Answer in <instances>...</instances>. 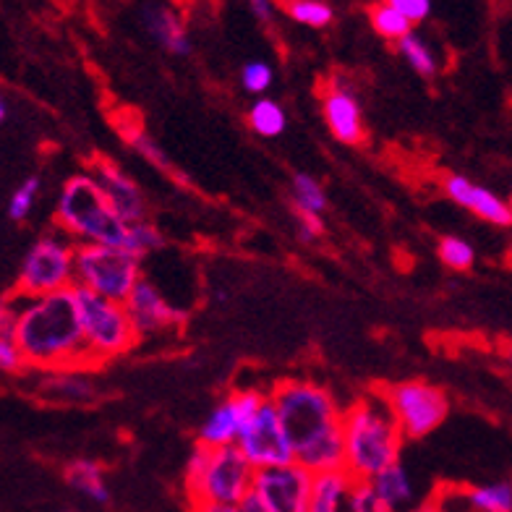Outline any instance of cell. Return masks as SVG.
I'll return each mask as SVG.
<instances>
[{
    "label": "cell",
    "instance_id": "d6a6232c",
    "mask_svg": "<svg viewBox=\"0 0 512 512\" xmlns=\"http://www.w3.org/2000/svg\"><path fill=\"white\" fill-rule=\"evenodd\" d=\"M24 358H21L19 348H16L14 337H0V371L16 374L24 369Z\"/></svg>",
    "mask_w": 512,
    "mask_h": 512
},
{
    "label": "cell",
    "instance_id": "ba28073f",
    "mask_svg": "<svg viewBox=\"0 0 512 512\" xmlns=\"http://www.w3.org/2000/svg\"><path fill=\"white\" fill-rule=\"evenodd\" d=\"M387 403L403 439H424L432 434L450 413V400L445 390H439L424 379H408L384 387L377 392Z\"/></svg>",
    "mask_w": 512,
    "mask_h": 512
},
{
    "label": "cell",
    "instance_id": "9a60e30c",
    "mask_svg": "<svg viewBox=\"0 0 512 512\" xmlns=\"http://www.w3.org/2000/svg\"><path fill=\"white\" fill-rule=\"evenodd\" d=\"M445 191L452 202L460 204V207L465 209H471L473 215L484 217L486 223L499 225V228H510L512 225L510 204L502 202L497 194H492V191L484 189V186L471 183L465 176H458V173L447 176Z\"/></svg>",
    "mask_w": 512,
    "mask_h": 512
},
{
    "label": "cell",
    "instance_id": "1f68e13d",
    "mask_svg": "<svg viewBox=\"0 0 512 512\" xmlns=\"http://www.w3.org/2000/svg\"><path fill=\"white\" fill-rule=\"evenodd\" d=\"M390 3L398 8L400 16H403L411 27L432 14V3H429V0H390Z\"/></svg>",
    "mask_w": 512,
    "mask_h": 512
},
{
    "label": "cell",
    "instance_id": "7402d4cb",
    "mask_svg": "<svg viewBox=\"0 0 512 512\" xmlns=\"http://www.w3.org/2000/svg\"><path fill=\"white\" fill-rule=\"evenodd\" d=\"M369 19H371V27H374V32H377L379 37H384V40L400 42L405 34L413 32L411 24H408V21L400 16V11L392 6L390 0H387V3H377V6H371Z\"/></svg>",
    "mask_w": 512,
    "mask_h": 512
},
{
    "label": "cell",
    "instance_id": "e0dca14e",
    "mask_svg": "<svg viewBox=\"0 0 512 512\" xmlns=\"http://www.w3.org/2000/svg\"><path fill=\"white\" fill-rule=\"evenodd\" d=\"M356 481L345 471L314 473L306 512H345V502Z\"/></svg>",
    "mask_w": 512,
    "mask_h": 512
},
{
    "label": "cell",
    "instance_id": "603a6c76",
    "mask_svg": "<svg viewBox=\"0 0 512 512\" xmlns=\"http://www.w3.org/2000/svg\"><path fill=\"white\" fill-rule=\"evenodd\" d=\"M249 123L259 136H280L288 126L285 110L275 100H256L249 110Z\"/></svg>",
    "mask_w": 512,
    "mask_h": 512
},
{
    "label": "cell",
    "instance_id": "60d3db41",
    "mask_svg": "<svg viewBox=\"0 0 512 512\" xmlns=\"http://www.w3.org/2000/svg\"><path fill=\"white\" fill-rule=\"evenodd\" d=\"M3 118H6V105L0 102V121H3Z\"/></svg>",
    "mask_w": 512,
    "mask_h": 512
},
{
    "label": "cell",
    "instance_id": "3957f363",
    "mask_svg": "<svg viewBox=\"0 0 512 512\" xmlns=\"http://www.w3.org/2000/svg\"><path fill=\"white\" fill-rule=\"evenodd\" d=\"M275 405L277 421L288 439L290 452L309 450L319 439L340 432V405L322 384L304 382V379H285L267 395Z\"/></svg>",
    "mask_w": 512,
    "mask_h": 512
},
{
    "label": "cell",
    "instance_id": "ab89813d",
    "mask_svg": "<svg viewBox=\"0 0 512 512\" xmlns=\"http://www.w3.org/2000/svg\"><path fill=\"white\" fill-rule=\"evenodd\" d=\"M413 512H445V510H442V507H439L437 502L432 499V502H426V505H421L418 510H413Z\"/></svg>",
    "mask_w": 512,
    "mask_h": 512
},
{
    "label": "cell",
    "instance_id": "4316f807",
    "mask_svg": "<svg viewBox=\"0 0 512 512\" xmlns=\"http://www.w3.org/2000/svg\"><path fill=\"white\" fill-rule=\"evenodd\" d=\"M293 202L301 215H322L324 207H327V196L324 189L319 186L317 178L311 176H296L293 178Z\"/></svg>",
    "mask_w": 512,
    "mask_h": 512
},
{
    "label": "cell",
    "instance_id": "836d02e7",
    "mask_svg": "<svg viewBox=\"0 0 512 512\" xmlns=\"http://www.w3.org/2000/svg\"><path fill=\"white\" fill-rule=\"evenodd\" d=\"M131 144H134V147L139 149V152H142V155L147 157L149 162H155L157 168H162V170L170 168L168 160H165V155H162V149L157 147V144L152 142V139H149V136L144 134V131H139V134H136L134 139H131Z\"/></svg>",
    "mask_w": 512,
    "mask_h": 512
},
{
    "label": "cell",
    "instance_id": "7c38bea8",
    "mask_svg": "<svg viewBox=\"0 0 512 512\" xmlns=\"http://www.w3.org/2000/svg\"><path fill=\"white\" fill-rule=\"evenodd\" d=\"M123 309H126L128 319H131L136 337L160 335V332L173 330L178 322H183V311H178L170 301H165V296L147 277H142L134 285V290L123 301Z\"/></svg>",
    "mask_w": 512,
    "mask_h": 512
},
{
    "label": "cell",
    "instance_id": "83f0119b",
    "mask_svg": "<svg viewBox=\"0 0 512 512\" xmlns=\"http://www.w3.org/2000/svg\"><path fill=\"white\" fill-rule=\"evenodd\" d=\"M437 251H439V259H442L450 270H458V272L471 270L473 262H476V251H473L471 243L463 241V238L458 236L442 238Z\"/></svg>",
    "mask_w": 512,
    "mask_h": 512
},
{
    "label": "cell",
    "instance_id": "44dd1931",
    "mask_svg": "<svg viewBox=\"0 0 512 512\" xmlns=\"http://www.w3.org/2000/svg\"><path fill=\"white\" fill-rule=\"evenodd\" d=\"M465 499L473 510L479 512H512V486L510 481H497V484L473 486L465 492Z\"/></svg>",
    "mask_w": 512,
    "mask_h": 512
},
{
    "label": "cell",
    "instance_id": "5b68a950",
    "mask_svg": "<svg viewBox=\"0 0 512 512\" xmlns=\"http://www.w3.org/2000/svg\"><path fill=\"white\" fill-rule=\"evenodd\" d=\"M251 481L254 468L243 460L236 445L220 450L196 445L183 473V492L191 510L204 505H238L251 492Z\"/></svg>",
    "mask_w": 512,
    "mask_h": 512
},
{
    "label": "cell",
    "instance_id": "e575fe53",
    "mask_svg": "<svg viewBox=\"0 0 512 512\" xmlns=\"http://www.w3.org/2000/svg\"><path fill=\"white\" fill-rule=\"evenodd\" d=\"M322 230H324L322 217L301 215V212H298V233H301L304 241H314V238H319L322 236Z\"/></svg>",
    "mask_w": 512,
    "mask_h": 512
},
{
    "label": "cell",
    "instance_id": "2e32d148",
    "mask_svg": "<svg viewBox=\"0 0 512 512\" xmlns=\"http://www.w3.org/2000/svg\"><path fill=\"white\" fill-rule=\"evenodd\" d=\"M144 27L149 29V34L160 42L162 48L173 55H189L191 42L189 34L183 29L181 19H178L176 11H170L168 6H147L142 11Z\"/></svg>",
    "mask_w": 512,
    "mask_h": 512
},
{
    "label": "cell",
    "instance_id": "f35d334b",
    "mask_svg": "<svg viewBox=\"0 0 512 512\" xmlns=\"http://www.w3.org/2000/svg\"><path fill=\"white\" fill-rule=\"evenodd\" d=\"M191 512H241L236 505H204V507H196Z\"/></svg>",
    "mask_w": 512,
    "mask_h": 512
},
{
    "label": "cell",
    "instance_id": "ac0fdd59",
    "mask_svg": "<svg viewBox=\"0 0 512 512\" xmlns=\"http://www.w3.org/2000/svg\"><path fill=\"white\" fill-rule=\"evenodd\" d=\"M241 432V418L236 413V405L228 398L217 405L215 411L209 413L204 426L199 429V445L209 447V450H220V447H233Z\"/></svg>",
    "mask_w": 512,
    "mask_h": 512
},
{
    "label": "cell",
    "instance_id": "277c9868",
    "mask_svg": "<svg viewBox=\"0 0 512 512\" xmlns=\"http://www.w3.org/2000/svg\"><path fill=\"white\" fill-rule=\"evenodd\" d=\"M55 223L63 236L76 238L79 246H123L126 238V225L110 209L108 199L89 173H79L63 183Z\"/></svg>",
    "mask_w": 512,
    "mask_h": 512
},
{
    "label": "cell",
    "instance_id": "30bf717a",
    "mask_svg": "<svg viewBox=\"0 0 512 512\" xmlns=\"http://www.w3.org/2000/svg\"><path fill=\"white\" fill-rule=\"evenodd\" d=\"M236 447L254 471L293 463V452H290L288 439H285L283 429H280L275 405L270 403V398L264 400L256 416L243 426L236 439Z\"/></svg>",
    "mask_w": 512,
    "mask_h": 512
},
{
    "label": "cell",
    "instance_id": "5bb4252c",
    "mask_svg": "<svg viewBox=\"0 0 512 512\" xmlns=\"http://www.w3.org/2000/svg\"><path fill=\"white\" fill-rule=\"evenodd\" d=\"M324 121L330 126L332 136L343 144L364 142V113L356 95L345 87L343 81H332L322 95Z\"/></svg>",
    "mask_w": 512,
    "mask_h": 512
},
{
    "label": "cell",
    "instance_id": "74e56055",
    "mask_svg": "<svg viewBox=\"0 0 512 512\" xmlns=\"http://www.w3.org/2000/svg\"><path fill=\"white\" fill-rule=\"evenodd\" d=\"M251 11H254L256 19L262 21H272V16H275V6L267 3V0H254V3H251Z\"/></svg>",
    "mask_w": 512,
    "mask_h": 512
},
{
    "label": "cell",
    "instance_id": "8d00e7d4",
    "mask_svg": "<svg viewBox=\"0 0 512 512\" xmlns=\"http://www.w3.org/2000/svg\"><path fill=\"white\" fill-rule=\"evenodd\" d=\"M236 507H238V510H241V512H270V510H267V507H264L262 499L256 497L254 492L246 494V497H243Z\"/></svg>",
    "mask_w": 512,
    "mask_h": 512
},
{
    "label": "cell",
    "instance_id": "7a4b0ae2",
    "mask_svg": "<svg viewBox=\"0 0 512 512\" xmlns=\"http://www.w3.org/2000/svg\"><path fill=\"white\" fill-rule=\"evenodd\" d=\"M343 471L356 484H369L387 465L398 463L403 434L379 395L361 398L340 416Z\"/></svg>",
    "mask_w": 512,
    "mask_h": 512
},
{
    "label": "cell",
    "instance_id": "d590c367",
    "mask_svg": "<svg viewBox=\"0 0 512 512\" xmlns=\"http://www.w3.org/2000/svg\"><path fill=\"white\" fill-rule=\"evenodd\" d=\"M19 309L8 301H0V337H14Z\"/></svg>",
    "mask_w": 512,
    "mask_h": 512
},
{
    "label": "cell",
    "instance_id": "f1b7e54d",
    "mask_svg": "<svg viewBox=\"0 0 512 512\" xmlns=\"http://www.w3.org/2000/svg\"><path fill=\"white\" fill-rule=\"evenodd\" d=\"M37 194H40V178L32 176L21 183L19 189L14 191V196H11V202H8V215H11V220H24L29 215V209H32Z\"/></svg>",
    "mask_w": 512,
    "mask_h": 512
},
{
    "label": "cell",
    "instance_id": "d4e9b609",
    "mask_svg": "<svg viewBox=\"0 0 512 512\" xmlns=\"http://www.w3.org/2000/svg\"><path fill=\"white\" fill-rule=\"evenodd\" d=\"M165 246V238H162L160 230L152 223L142 220V223H131L126 225V238H123V249L128 254H134L136 259L152 254V251L162 249Z\"/></svg>",
    "mask_w": 512,
    "mask_h": 512
},
{
    "label": "cell",
    "instance_id": "8992f818",
    "mask_svg": "<svg viewBox=\"0 0 512 512\" xmlns=\"http://www.w3.org/2000/svg\"><path fill=\"white\" fill-rule=\"evenodd\" d=\"M142 277V259L128 254L123 246H92V243L79 246L76 243L74 288L89 290L113 304H123Z\"/></svg>",
    "mask_w": 512,
    "mask_h": 512
},
{
    "label": "cell",
    "instance_id": "9c48e42d",
    "mask_svg": "<svg viewBox=\"0 0 512 512\" xmlns=\"http://www.w3.org/2000/svg\"><path fill=\"white\" fill-rule=\"evenodd\" d=\"M74 249L66 236H45L29 249L21 264L19 293L24 298H40L74 288Z\"/></svg>",
    "mask_w": 512,
    "mask_h": 512
},
{
    "label": "cell",
    "instance_id": "f546056e",
    "mask_svg": "<svg viewBox=\"0 0 512 512\" xmlns=\"http://www.w3.org/2000/svg\"><path fill=\"white\" fill-rule=\"evenodd\" d=\"M272 68L262 61H254V63H246L241 71V84L246 92L251 95H262L267 89L272 87Z\"/></svg>",
    "mask_w": 512,
    "mask_h": 512
},
{
    "label": "cell",
    "instance_id": "ffe728a7",
    "mask_svg": "<svg viewBox=\"0 0 512 512\" xmlns=\"http://www.w3.org/2000/svg\"><path fill=\"white\" fill-rule=\"evenodd\" d=\"M66 481L74 486L76 492L87 494L89 499H95L100 505H108L110 502V489L105 484L102 468L92 463V460H74L66 468Z\"/></svg>",
    "mask_w": 512,
    "mask_h": 512
},
{
    "label": "cell",
    "instance_id": "4fadbf2b",
    "mask_svg": "<svg viewBox=\"0 0 512 512\" xmlns=\"http://www.w3.org/2000/svg\"><path fill=\"white\" fill-rule=\"evenodd\" d=\"M89 176L95 178L97 186L102 189L105 199H108L110 209H113L118 220L123 225L142 223L147 217V202H144V194L139 191L134 181L128 176H123V170L118 165H113L110 160H95L92 162V173Z\"/></svg>",
    "mask_w": 512,
    "mask_h": 512
},
{
    "label": "cell",
    "instance_id": "d6986e66",
    "mask_svg": "<svg viewBox=\"0 0 512 512\" xmlns=\"http://www.w3.org/2000/svg\"><path fill=\"white\" fill-rule=\"evenodd\" d=\"M371 492L377 494V499L382 502L387 510L398 512L403 507H408L413 502V484L408 471L403 468V463L387 465L382 473H377L374 479L369 481Z\"/></svg>",
    "mask_w": 512,
    "mask_h": 512
},
{
    "label": "cell",
    "instance_id": "cb8c5ba5",
    "mask_svg": "<svg viewBox=\"0 0 512 512\" xmlns=\"http://www.w3.org/2000/svg\"><path fill=\"white\" fill-rule=\"evenodd\" d=\"M398 50L403 55L405 61L411 63V68L416 71L418 76H424V79H432L437 74V58H434L432 48L426 45L416 32L405 34L403 40L398 42Z\"/></svg>",
    "mask_w": 512,
    "mask_h": 512
},
{
    "label": "cell",
    "instance_id": "4dcf8cb0",
    "mask_svg": "<svg viewBox=\"0 0 512 512\" xmlns=\"http://www.w3.org/2000/svg\"><path fill=\"white\" fill-rule=\"evenodd\" d=\"M345 512H392L377 499V494L371 492L369 484H353L348 502H345Z\"/></svg>",
    "mask_w": 512,
    "mask_h": 512
},
{
    "label": "cell",
    "instance_id": "6da1fadb",
    "mask_svg": "<svg viewBox=\"0 0 512 512\" xmlns=\"http://www.w3.org/2000/svg\"><path fill=\"white\" fill-rule=\"evenodd\" d=\"M27 301L29 304L19 309L14 330V343L24 364L48 371H71L95 364L81 335L74 288Z\"/></svg>",
    "mask_w": 512,
    "mask_h": 512
},
{
    "label": "cell",
    "instance_id": "52a82bcc",
    "mask_svg": "<svg viewBox=\"0 0 512 512\" xmlns=\"http://www.w3.org/2000/svg\"><path fill=\"white\" fill-rule=\"evenodd\" d=\"M76 309H79L81 335L87 343V351L95 364L110 361L131 351L139 337H136L131 319H128L123 304H113L105 298L89 293V290L74 288Z\"/></svg>",
    "mask_w": 512,
    "mask_h": 512
},
{
    "label": "cell",
    "instance_id": "8fae6325",
    "mask_svg": "<svg viewBox=\"0 0 512 512\" xmlns=\"http://www.w3.org/2000/svg\"><path fill=\"white\" fill-rule=\"evenodd\" d=\"M251 492L270 512H306L311 494V473L298 463L254 471Z\"/></svg>",
    "mask_w": 512,
    "mask_h": 512
},
{
    "label": "cell",
    "instance_id": "484cf974",
    "mask_svg": "<svg viewBox=\"0 0 512 512\" xmlns=\"http://www.w3.org/2000/svg\"><path fill=\"white\" fill-rule=\"evenodd\" d=\"M285 14L298 24L314 29L330 27L332 19H335L330 3H322V0H290V3H285Z\"/></svg>",
    "mask_w": 512,
    "mask_h": 512
}]
</instances>
